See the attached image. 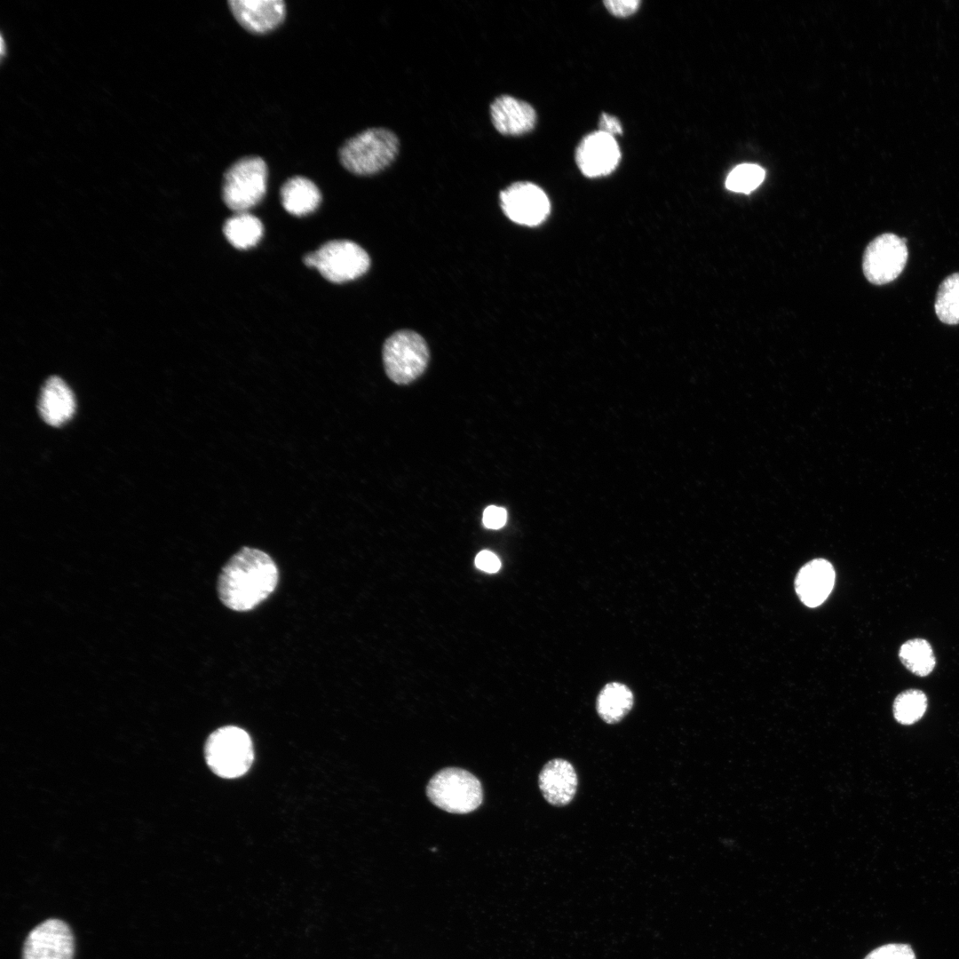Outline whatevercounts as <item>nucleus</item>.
<instances>
[{
  "label": "nucleus",
  "instance_id": "f257e3e1",
  "mask_svg": "<svg viewBox=\"0 0 959 959\" xmlns=\"http://www.w3.org/2000/svg\"><path fill=\"white\" fill-rule=\"evenodd\" d=\"M278 580L277 566L266 552L242 547L220 571L217 584L218 598L231 610L249 611L273 592Z\"/></svg>",
  "mask_w": 959,
  "mask_h": 959
},
{
  "label": "nucleus",
  "instance_id": "f03ea898",
  "mask_svg": "<svg viewBox=\"0 0 959 959\" xmlns=\"http://www.w3.org/2000/svg\"><path fill=\"white\" fill-rule=\"evenodd\" d=\"M399 151V139L390 130L370 128L348 139L340 147L342 166L360 176L376 174L388 167Z\"/></svg>",
  "mask_w": 959,
  "mask_h": 959
},
{
  "label": "nucleus",
  "instance_id": "7ed1b4c3",
  "mask_svg": "<svg viewBox=\"0 0 959 959\" xmlns=\"http://www.w3.org/2000/svg\"><path fill=\"white\" fill-rule=\"evenodd\" d=\"M204 753L211 771L226 779L243 775L254 760L250 735L234 725L223 726L211 733L207 739Z\"/></svg>",
  "mask_w": 959,
  "mask_h": 959
},
{
  "label": "nucleus",
  "instance_id": "20e7f679",
  "mask_svg": "<svg viewBox=\"0 0 959 959\" xmlns=\"http://www.w3.org/2000/svg\"><path fill=\"white\" fill-rule=\"evenodd\" d=\"M268 169L263 158L247 155L233 162L222 180V198L236 212H245L265 196Z\"/></svg>",
  "mask_w": 959,
  "mask_h": 959
},
{
  "label": "nucleus",
  "instance_id": "39448f33",
  "mask_svg": "<svg viewBox=\"0 0 959 959\" xmlns=\"http://www.w3.org/2000/svg\"><path fill=\"white\" fill-rule=\"evenodd\" d=\"M426 793L437 807L456 814L473 812L483 799L480 781L468 771L456 767L444 768L434 774Z\"/></svg>",
  "mask_w": 959,
  "mask_h": 959
},
{
  "label": "nucleus",
  "instance_id": "423d86ee",
  "mask_svg": "<svg viewBox=\"0 0 959 959\" xmlns=\"http://www.w3.org/2000/svg\"><path fill=\"white\" fill-rule=\"evenodd\" d=\"M304 263L308 267L317 269L326 280L341 283L364 274L370 266V259L357 243L335 240L306 254Z\"/></svg>",
  "mask_w": 959,
  "mask_h": 959
},
{
  "label": "nucleus",
  "instance_id": "0eeeda50",
  "mask_svg": "<svg viewBox=\"0 0 959 959\" xmlns=\"http://www.w3.org/2000/svg\"><path fill=\"white\" fill-rule=\"evenodd\" d=\"M429 357L426 342L412 330L395 332L383 346L385 373L398 384H408L418 378L424 372Z\"/></svg>",
  "mask_w": 959,
  "mask_h": 959
},
{
  "label": "nucleus",
  "instance_id": "6e6552de",
  "mask_svg": "<svg viewBox=\"0 0 959 959\" xmlns=\"http://www.w3.org/2000/svg\"><path fill=\"white\" fill-rule=\"evenodd\" d=\"M908 258L906 242L891 233L875 238L863 254L862 269L867 280L876 285L894 281L903 271Z\"/></svg>",
  "mask_w": 959,
  "mask_h": 959
},
{
  "label": "nucleus",
  "instance_id": "1a4fd4ad",
  "mask_svg": "<svg viewBox=\"0 0 959 959\" xmlns=\"http://www.w3.org/2000/svg\"><path fill=\"white\" fill-rule=\"evenodd\" d=\"M499 197L504 214L519 225L537 226L550 213L551 204L547 194L531 182L513 183L503 190Z\"/></svg>",
  "mask_w": 959,
  "mask_h": 959
},
{
  "label": "nucleus",
  "instance_id": "9d476101",
  "mask_svg": "<svg viewBox=\"0 0 959 959\" xmlns=\"http://www.w3.org/2000/svg\"><path fill=\"white\" fill-rule=\"evenodd\" d=\"M74 937L69 926L59 919H48L28 935L22 959H72Z\"/></svg>",
  "mask_w": 959,
  "mask_h": 959
},
{
  "label": "nucleus",
  "instance_id": "9b49d317",
  "mask_svg": "<svg viewBox=\"0 0 959 959\" xmlns=\"http://www.w3.org/2000/svg\"><path fill=\"white\" fill-rule=\"evenodd\" d=\"M620 160L621 151L614 137L599 130L586 135L575 151L576 164L588 178L610 174Z\"/></svg>",
  "mask_w": 959,
  "mask_h": 959
},
{
  "label": "nucleus",
  "instance_id": "f8f14e48",
  "mask_svg": "<svg viewBox=\"0 0 959 959\" xmlns=\"http://www.w3.org/2000/svg\"><path fill=\"white\" fill-rule=\"evenodd\" d=\"M229 9L237 22L253 34H266L280 26L286 15L282 0H229Z\"/></svg>",
  "mask_w": 959,
  "mask_h": 959
},
{
  "label": "nucleus",
  "instance_id": "ddd939ff",
  "mask_svg": "<svg viewBox=\"0 0 959 959\" xmlns=\"http://www.w3.org/2000/svg\"><path fill=\"white\" fill-rule=\"evenodd\" d=\"M490 116L495 130L503 135L525 134L532 131L536 123L535 108L510 95H501L492 102Z\"/></svg>",
  "mask_w": 959,
  "mask_h": 959
},
{
  "label": "nucleus",
  "instance_id": "4468645a",
  "mask_svg": "<svg viewBox=\"0 0 959 959\" xmlns=\"http://www.w3.org/2000/svg\"><path fill=\"white\" fill-rule=\"evenodd\" d=\"M538 782L543 796L549 804L564 806L575 797L578 781L576 772L569 761L555 758L544 765Z\"/></svg>",
  "mask_w": 959,
  "mask_h": 959
},
{
  "label": "nucleus",
  "instance_id": "2eb2a0df",
  "mask_svg": "<svg viewBox=\"0 0 959 959\" xmlns=\"http://www.w3.org/2000/svg\"><path fill=\"white\" fill-rule=\"evenodd\" d=\"M835 583L833 566L823 559L806 563L797 573L795 581L797 594L809 607L822 604L830 594Z\"/></svg>",
  "mask_w": 959,
  "mask_h": 959
},
{
  "label": "nucleus",
  "instance_id": "dca6fc26",
  "mask_svg": "<svg viewBox=\"0 0 959 959\" xmlns=\"http://www.w3.org/2000/svg\"><path fill=\"white\" fill-rule=\"evenodd\" d=\"M75 408V397L67 384L59 376L48 378L38 402L42 418L50 425L59 426L71 418Z\"/></svg>",
  "mask_w": 959,
  "mask_h": 959
},
{
  "label": "nucleus",
  "instance_id": "f3484780",
  "mask_svg": "<svg viewBox=\"0 0 959 959\" xmlns=\"http://www.w3.org/2000/svg\"><path fill=\"white\" fill-rule=\"evenodd\" d=\"M280 197L285 210L297 217L313 212L321 201V191L317 186L302 176L287 179L281 187Z\"/></svg>",
  "mask_w": 959,
  "mask_h": 959
},
{
  "label": "nucleus",
  "instance_id": "a211bd4d",
  "mask_svg": "<svg viewBox=\"0 0 959 959\" xmlns=\"http://www.w3.org/2000/svg\"><path fill=\"white\" fill-rule=\"evenodd\" d=\"M633 706V693L624 684L606 685L597 699L598 716L607 724L620 722Z\"/></svg>",
  "mask_w": 959,
  "mask_h": 959
},
{
  "label": "nucleus",
  "instance_id": "6ab92c4d",
  "mask_svg": "<svg viewBox=\"0 0 959 959\" xmlns=\"http://www.w3.org/2000/svg\"><path fill=\"white\" fill-rule=\"evenodd\" d=\"M226 240L236 249L254 247L262 238L264 227L259 218L249 212H236L223 226Z\"/></svg>",
  "mask_w": 959,
  "mask_h": 959
},
{
  "label": "nucleus",
  "instance_id": "aec40b11",
  "mask_svg": "<svg viewBox=\"0 0 959 959\" xmlns=\"http://www.w3.org/2000/svg\"><path fill=\"white\" fill-rule=\"evenodd\" d=\"M898 655L905 668L918 677L928 676L936 665L933 649L924 638L907 640L900 646Z\"/></svg>",
  "mask_w": 959,
  "mask_h": 959
},
{
  "label": "nucleus",
  "instance_id": "412c9836",
  "mask_svg": "<svg viewBox=\"0 0 959 959\" xmlns=\"http://www.w3.org/2000/svg\"><path fill=\"white\" fill-rule=\"evenodd\" d=\"M934 308L942 322L959 324V273L950 274L940 283Z\"/></svg>",
  "mask_w": 959,
  "mask_h": 959
},
{
  "label": "nucleus",
  "instance_id": "4be33fe9",
  "mask_svg": "<svg viewBox=\"0 0 959 959\" xmlns=\"http://www.w3.org/2000/svg\"><path fill=\"white\" fill-rule=\"evenodd\" d=\"M927 707L928 699L922 690L907 689L896 696L892 704V713L899 724L909 725L923 717Z\"/></svg>",
  "mask_w": 959,
  "mask_h": 959
},
{
  "label": "nucleus",
  "instance_id": "5701e85b",
  "mask_svg": "<svg viewBox=\"0 0 959 959\" xmlns=\"http://www.w3.org/2000/svg\"><path fill=\"white\" fill-rule=\"evenodd\" d=\"M765 170L753 163H742L733 168L725 180V187L735 193L749 194L763 182Z\"/></svg>",
  "mask_w": 959,
  "mask_h": 959
},
{
  "label": "nucleus",
  "instance_id": "b1692460",
  "mask_svg": "<svg viewBox=\"0 0 959 959\" xmlns=\"http://www.w3.org/2000/svg\"><path fill=\"white\" fill-rule=\"evenodd\" d=\"M864 959H916V957L909 945L890 943L875 948Z\"/></svg>",
  "mask_w": 959,
  "mask_h": 959
},
{
  "label": "nucleus",
  "instance_id": "393cba45",
  "mask_svg": "<svg viewBox=\"0 0 959 959\" xmlns=\"http://www.w3.org/2000/svg\"><path fill=\"white\" fill-rule=\"evenodd\" d=\"M606 8L616 17H627L635 13L640 5L638 0H607L604 2Z\"/></svg>",
  "mask_w": 959,
  "mask_h": 959
},
{
  "label": "nucleus",
  "instance_id": "a878e982",
  "mask_svg": "<svg viewBox=\"0 0 959 959\" xmlns=\"http://www.w3.org/2000/svg\"><path fill=\"white\" fill-rule=\"evenodd\" d=\"M507 519V512L504 508L495 505L487 507L483 512L482 521L486 527L498 529L504 526Z\"/></svg>",
  "mask_w": 959,
  "mask_h": 959
},
{
  "label": "nucleus",
  "instance_id": "bb28decb",
  "mask_svg": "<svg viewBox=\"0 0 959 959\" xmlns=\"http://www.w3.org/2000/svg\"><path fill=\"white\" fill-rule=\"evenodd\" d=\"M475 565L487 573H495L501 567L498 557L489 551H480L475 558Z\"/></svg>",
  "mask_w": 959,
  "mask_h": 959
},
{
  "label": "nucleus",
  "instance_id": "cd10ccee",
  "mask_svg": "<svg viewBox=\"0 0 959 959\" xmlns=\"http://www.w3.org/2000/svg\"><path fill=\"white\" fill-rule=\"evenodd\" d=\"M598 126L599 131L614 137L622 132V127L619 119L606 113H602Z\"/></svg>",
  "mask_w": 959,
  "mask_h": 959
}]
</instances>
